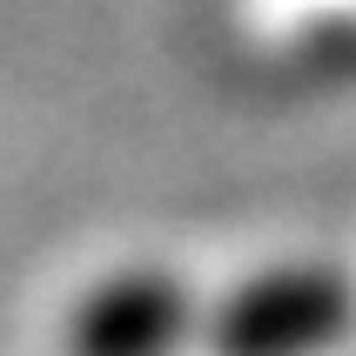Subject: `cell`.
Wrapping results in <instances>:
<instances>
[{
    "label": "cell",
    "mask_w": 356,
    "mask_h": 356,
    "mask_svg": "<svg viewBox=\"0 0 356 356\" xmlns=\"http://www.w3.org/2000/svg\"><path fill=\"white\" fill-rule=\"evenodd\" d=\"M356 337V276L337 262H276L202 309V356H337Z\"/></svg>",
    "instance_id": "1"
},
{
    "label": "cell",
    "mask_w": 356,
    "mask_h": 356,
    "mask_svg": "<svg viewBox=\"0 0 356 356\" xmlns=\"http://www.w3.org/2000/svg\"><path fill=\"white\" fill-rule=\"evenodd\" d=\"M195 289L175 269H115L67 309V356H181L202 343Z\"/></svg>",
    "instance_id": "2"
}]
</instances>
